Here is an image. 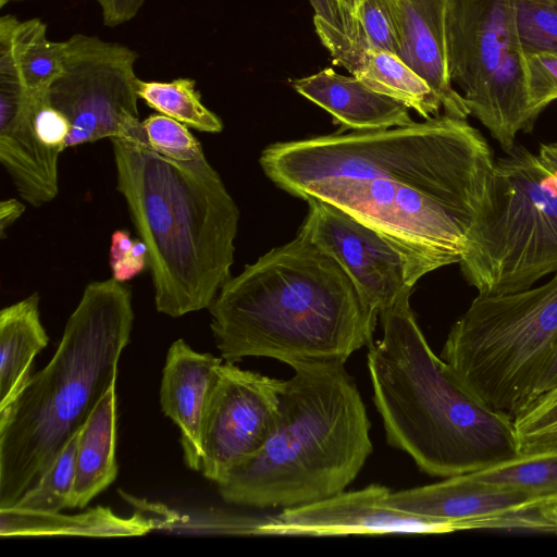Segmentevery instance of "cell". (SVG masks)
<instances>
[{
	"mask_svg": "<svg viewBox=\"0 0 557 557\" xmlns=\"http://www.w3.org/2000/svg\"><path fill=\"white\" fill-rule=\"evenodd\" d=\"M554 388H557V350L543 371L529 403Z\"/></svg>",
	"mask_w": 557,
	"mask_h": 557,
	"instance_id": "38",
	"label": "cell"
},
{
	"mask_svg": "<svg viewBox=\"0 0 557 557\" xmlns=\"http://www.w3.org/2000/svg\"><path fill=\"white\" fill-rule=\"evenodd\" d=\"M0 535H141L153 528L152 520L135 515L121 518L110 508L97 507L86 512L65 516L59 512H38L16 507L0 509Z\"/></svg>",
	"mask_w": 557,
	"mask_h": 557,
	"instance_id": "23",
	"label": "cell"
},
{
	"mask_svg": "<svg viewBox=\"0 0 557 557\" xmlns=\"http://www.w3.org/2000/svg\"><path fill=\"white\" fill-rule=\"evenodd\" d=\"M347 16L358 24L357 12L366 0H338Z\"/></svg>",
	"mask_w": 557,
	"mask_h": 557,
	"instance_id": "39",
	"label": "cell"
},
{
	"mask_svg": "<svg viewBox=\"0 0 557 557\" xmlns=\"http://www.w3.org/2000/svg\"><path fill=\"white\" fill-rule=\"evenodd\" d=\"M26 210L25 205L15 198L4 199L0 202V235L5 238L7 230L21 218Z\"/></svg>",
	"mask_w": 557,
	"mask_h": 557,
	"instance_id": "36",
	"label": "cell"
},
{
	"mask_svg": "<svg viewBox=\"0 0 557 557\" xmlns=\"http://www.w3.org/2000/svg\"><path fill=\"white\" fill-rule=\"evenodd\" d=\"M445 27L451 83L470 115L510 152L518 133L532 131L512 0H447Z\"/></svg>",
	"mask_w": 557,
	"mask_h": 557,
	"instance_id": "9",
	"label": "cell"
},
{
	"mask_svg": "<svg viewBox=\"0 0 557 557\" xmlns=\"http://www.w3.org/2000/svg\"><path fill=\"white\" fill-rule=\"evenodd\" d=\"M547 499L482 483L467 474L389 493L394 508L435 520L458 523L463 530L506 529L554 531L542 512Z\"/></svg>",
	"mask_w": 557,
	"mask_h": 557,
	"instance_id": "13",
	"label": "cell"
},
{
	"mask_svg": "<svg viewBox=\"0 0 557 557\" xmlns=\"http://www.w3.org/2000/svg\"><path fill=\"white\" fill-rule=\"evenodd\" d=\"M65 41L47 36L39 18L0 17V79L16 82L28 97H42L62 74Z\"/></svg>",
	"mask_w": 557,
	"mask_h": 557,
	"instance_id": "20",
	"label": "cell"
},
{
	"mask_svg": "<svg viewBox=\"0 0 557 557\" xmlns=\"http://www.w3.org/2000/svg\"><path fill=\"white\" fill-rule=\"evenodd\" d=\"M512 421L519 454L557 450V388L528 403Z\"/></svg>",
	"mask_w": 557,
	"mask_h": 557,
	"instance_id": "27",
	"label": "cell"
},
{
	"mask_svg": "<svg viewBox=\"0 0 557 557\" xmlns=\"http://www.w3.org/2000/svg\"><path fill=\"white\" fill-rule=\"evenodd\" d=\"M115 384L101 397L79 432L70 508H84L117 475Z\"/></svg>",
	"mask_w": 557,
	"mask_h": 557,
	"instance_id": "21",
	"label": "cell"
},
{
	"mask_svg": "<svg viewBox=\"0 0 557 557\" xmlns=\"http://www.w3.org/2000/svg\"><path fill=\"white\" fill-rule=\"evenodd\" d=\"M137 94L148 107L187 127L211 134L223 129L221 119L202 103L191 78L180 77L171 82L139 79Z\"/></svg>",
	"mask_w": 557,
	"mask_h": 557,
	"instance_id": "24",
	"label": "cell"
},
{
	"mask_svg": "<svg viewBox=\"0 0 557 557\" xmlns=\"http://www.w3.org/2000/svg\"><path fill=\"white\" fill-rule=\"evenodd\" d=\"M292 368L272 434L216 483L226 503L288 508L331 497L345 491L372 453L371 422L345 362Z\"/></svg>",
	"mask_w": 557,
	"mask_h": 557,
	"instance_id": "6",
	"label": "cell"
},
{
	"mask_svg": "<svg viewBox=\"0 0 557 557\" xmlns=\"http://www.w3.org/2000/svg\"><path fill=\"white\" fill-rule=\"evenodd\" d=\"M554 1H555V2H556V4H557V0H554Z\"/></svg>",
	"mask_w": 557,
	"mask_h": 557,
	"instance_id": "41",
	"label": "cell"
},
{
	"mask_svg": "<svg viewBox=\"0 0 557 557\" xmlns=\"http://www.w3.org/2000/svg\"><path fill=\"white\" fill-rule=\"evenodd\" d=\"M65 42L63 72L45 96L70 122L65 147L107 137L147 141L137 106L136 51L84 34Z\"/></svg>",
	"mask_w": 557,
	"mask_h": 557,
	"instance_id": "10",
	"label": "cell"
},
{
	"mask_svg": "<svg viewBox=\"0 0 557 557\" xmlns=\"http://www.w3.org/2000/svg\"><path fill=\"white\" fill-rule=\"evenodd\" d=\"M208 309L226 362L268 357L289 367L346 362L373 343L379 317L342 267L299 233L230 277Z\"/></svg>",
	"mask_w": 557,
	"mask_h": 557,
	"instance_id": "2",
	"label": "cell"
},
{
	"mask_svg": "<svg viewBox=\"0 0 557 557\" xmlns=\"http://www.w3.org/2000/svg\"><path fill=\"white\" fill-rule=\"evenodd\" d=\"M285 381L220 363L206 399L200 442V471L215 483L253 458L280 417Z\"/></svg>",
	"mask_w": 557,
	"mask_h": 557,
	"instance_id": "11",
	"label": "cell"
},
{
	"mask_svg": "<svg viewBox=\"0 0 557 557\" xmlns=\"http://www.w3.org/2000/svg\"><path fill=\"white\" fill-rule=\"evenodd\" d=\"M313 22L334 64L345 67L372 90L405 104L425 120L440 115L442 103L434 90L398 55L355 42L319 18Z\"/></svg>",
	"mask_w": 557,
	"mask_h": 557,
	"instance_id": "17",
	"label": "cell"
},
{
	"mask_svg": "<svg viewBox=\"0 0 557 557\" xmlns=\"http://www.w3.org/2000/svg\"><path fill=\"white\" fill-rule=\"evenodd\" d=\"M524 53H557V4L554 0H512Z\"/></svg>",
	"mask_w": 557,
	"mask_h": 557,
	"instance_id": "28",
	"label": "cell"
},
{
	"mask_svg": "<svg viewBox=\"0 0 557 557\" xmlns=\"http://www.w3.org/2000/svg\"><path fill=\"white\" fill-rule=\"evenodd\" d=\"M134 239L126 230H116L111 236L109 263L121 260L131 251Z\"/></svg>",
	"mask_w": 557,
	"mask_h": 557,
	"instance_id": "37",
	"label": "cell"
},
{
	"mask_svg": "<svg viewBox=\"0 0 557 557\" xmlns=\"http://www.w3.org/2000/svg\"><path fill=\"white\" fill-rule=\"evenodd\" d=\"M133 321L127 285L111 277L85 287L51 360L0 410V509L37 484L115 384Z\"/></svg>",
	"mask_w": 557,
	"mask_h": 557,
	"instance_id": "5",
	"label": "cell"
},
{
	"mask_svg": "<svg viewBox=\"0 0 557 557\" xmlns=\"http://www.w3.org/2000/svg\"><path fill=\"white\" fill-rule=\"evenodd\" d=\"M398 29V57L438 97L446 115L466 120L470 111L449 77L446 49L447 0H392Z\"/></svg>",
	"mask_w": 557,
	"mask_h": 557,
	"instance_id": "16",
	"label": "cell"
},
{
	"mask_svg": "<svg viewBox=\"0 0 557 557\" xmlns=\"http://www.w3.org/2000/svg\"><path fill=\"white\" fill-rule=\"evenodd\" d=\"M290 86L301 96L327 111L341 132L376 131L413 123L409 108L372 90L355 76L331 67L297 78Z\"/></svg>",
	"mask_w": 557,
	"mask_h": 557,
	"instance_id": "19",
	"label": "cell"
},
{
	"mask_svg": "<svg viewBox=\"0 0 557 557\" xmlns=\"http://www.w3.org/2000/svg\"><path fill=\"white\" fill-rule=\"evenodd\" d=\"M409 298L379 314L383 336L368 347L373 403L387 443L422 472L444 479L517 457L512 419L457 381L429 346Z\"/></svg>",
	"mask_w": 557,
	"mask_h": 557,
	"instance_id": "4",
	"label": "cell"
},
{
	"mask_svg": "<svg viewBox=\"0 0 557 557\" xmlns=\"http://www.w3.org/2000/svg\"><path fill=\"white\" fill-rule=\"evenodd\" d=\"M61 153L37 139L29 98L22 87L0 79V163L21 198L30 206L41 207L58 195Z\"/></svg>",
	"mask_w": 557,
	"mask_h": 557,
	"instance_id": "15",
	"label": "cell"
},
{
	"mask_svg": "<svg viewBox=\"0 0 557 557\" xmlns=\"http://www.w3.org/2000/svg\"><path fill=\"white\" fill-rule=\"evenodd\" d=\"M12 1H22V0H0V8H3L5 4Z\"/></svg>",
	"mask_w": 557,
	"mask_h": 557,
	"instance_id": "40",
	"label": "cell"
},
{
	"mask_svg": "<svg viewBox=\"0 0 557 557\" xmlns=\"http://www.w3.org/2000/svg\"><path fill=\"white\" fill-rule=\"evenodd\" d=\"M480 295L532 287L557 272V143L495 159L484 211L459 263Z\"/></svg>",
	"mask_w": 557,
	"mask_h": 557,
	"instance_id": "7",
	"label": "cell"
},
{
	"mask_svg": "<svg viewBox=\"0 0 557 557\" xmlns=\"http://www.w3.org/2000/svg\"><path fill=\"white\" fill-rule=\"evenodd\" d=\"M309 1L314 10V17L344 33L349 39L358 40L359 26L347 16L338 0Z\"/></svg>",
	"mask_w": 557,
	"mask_h": 557,
	"instance_id": "33",
	"label": "cell"
},
{
	"mask_svg": "<svg viewBox=\"0 0 557 557\" xmlns=\"http://www.w3.org/2000/svg\"><path fill=\"white\" fill-rule=\"evenodd\" d=\"M147 265V246L140 239H134L128 255L119 261L110 263L112 277L119 282H127L141 273Z\"/></svg>",
	"mask_w": 557,
	"mask_h": 557,
	"instance_id": "34",
	"label": "cell"
},
{
	"mask_svg": "<svg viewBox=\"0 0 557 557\" xmlns=\"http://www.w3.org/2000/svg\"><path fill=\"white\" fill-rule=\"evenodd\" d=\"M79 432L69 441L37 484L14 507L38 512H59L70 508Z\"/></svg>",
	"mask_w": 557,
	"mask_h": 557,
	"instance_id": "26",
	"label": "cell"
},
{
	"mask_svg": "<svg viewBox=\"0 0 557 557\" xmlns=\"http://www.w3.org/2000/svg\"><path fill=\"white\" fill-rule=\"evenodd\" d=\"M222 358L195 351L184 339L172 343L168 350L160 386L163 413L180 429L184 461L200 471L202 412L215 368Z\"/></svg>",
	"mask_w": 557,
	"mask_h": 557,
	"instance_id": "18",
	"label": "cell"
},
{
	"mask_svg": "<svg viewBox=\"0 0 557 557\" xmlns=\"http://www.w3.org/2000/svg\"><path fill=\"white\" fill-rule=\"evenodd\" d=\"M148 146L157 153L178 162L205 157L202 146L183 123L153 113L141 121Z\"/></svg>",
	"mask_w": 557,
	"mask_h": 557,
	"instance_id": "29",
	"label": "cell"
},
{
	"mask_svg": "<svg viewBox=\"0 0 557 557\" xmlns=\"http://www.w3.org/2000/svg\"><path fill=\"white\" fill-rule=\"evenodd\" d=\"M467 475L482 483L520 491L536 498H555L557 450L519 454L512 459Z\"/></svg>",
	"mask_w": 557,
	"mask_h": 557,
	"instance_id": "25",
	"label": "cell"
},
{
	"mask_svg": "<svg viewBox=\"0 0 557 557\" xmlns=\"http://www.w3.org/2000/svg\"><path fill=\"white\" fill-rule=\"evenodd\" d=\"M524 54L529 121L533 128L544 109L557 100V53Z\"/></svg>",
	"mask_w": 557,
	"mask_h": 557,
	"instance_id": "31",
	"label": "cell"
},
{
	"mask_svg": "<svg viewBox=\"0 0 557 557\" xmlns=\"http://www.w3.org/2000/svg\"><path fill=\"white\" fill-rule=\"evenodd\" d=\"M259 162L278 188L344 210L431 271L466 257L495 166L482 133L446 114L271 144Z\"/></svg>",
	"mask_w": 557,
	"mask_h": 557,
	"instance_id": "1",
	"label": "cell"
},
{
	"mask_svg": "<svg viewBox=\"0 0 557 557\" xmlns=\"http://www.w3.org/2000/svg\"><path fill=\"white\" fill-rule=\"evenodd\" d=\"M102 13L103 24L115 27L131 21L141 9L145 0H95Z\"/></svg>",
	"mask_w": 557,
	"mask_h": 557,
	"instance_id": "35",
	"label": "cell"
},
{
	"mask_svg": "<svg viewBox=\"0 0 557 557\" xmlns=\"http://www.w3.org/2000/svg\"><path fill=\"white\" fill-rule=\"evenodd\" d=\"M48 342L40 321L38 293L0 311V410L16 398L30 379L34 358Z\"/></svg>",
	"mask_w": 557,
	"mask_h": 557,
	"instance_id": "22",
	"label": "cell"
},
{
	"mask_svg": "<svg viewBox=\"0 0 557 557\" xmlns=\"http://www.w3.org/2000/svg\"><path fill=\"white\" fill-rule=\"evenodd\" d=\"M298 233L331 256L352 281L363 302L380 314L432 272L417 256L344 210L308 198Z\"/></svg>",
	"mask_w": 557,
	"mask_h": 557,
	"instance_id": "12",
	"label": "cell"
},
{
	"mask_svg": "<svg viewBox=\"0 0 557 557\" xmlns=\"http://www.w3.org/2000/svg\"><path fill=\"white\" fill-rule=\"evenodd\" d=\"M45 96L28 97L33 128L42 145L63 152L71 125L65 115L52 107Z\"/></svg>",
	"mask_w": 557,
	"mask_h": 557,
	"instance_id": "32",
	"label": "cell"
},
{
	"mask_svg": "<svg viewBox=\"0 0 557 557\" xmlns=\"http://www.w3.org/2000/svg\"><path fill=\"white\" fill-rule=\"evenodd\" d=\"M557 350V272L528 289L478 295L442 350L457 381L511 419L531 399Z\"/></svg>",
	"mask_w": 557,
	"mask_h": 557,
	"instance_id": "8",
	"label": "cell"
},
{
	"mask_svg": "<svg viewBox=\"0 0 557 557\" xmlns=\"http://www.w3.org/2000/svg\"><path fill=\"white\" fill-rule=\"evenodd\" d=\"M117 190L147 246L158 312L209 308L231 277L239 210L206 157L178 162L146 141L112 138Z\"/></svg>",
	"mask_w": 557,
	"mask_h": 557,
	"instance_id": "3",
	"label": "cell"
},
{
	"mask_svg": "<svg viewBox=\"0 0 557 557\" xmlns=\"http://www.w3.org/2000/svg\"><path fill=\"white\" fill-rule=\"evenodd\" d=\"M359 41L398 54L399 41L392 0H366L357 12Z\"/></svg>",
	"mask_w": 557,
	"mask_h": 557,
	"instance_id": "30",
	"label": "cell"
},
{
	"mask_svg": "<svg viewBox=\"0 0 557 557\" xmlns=\"http://www.w3.org/2000/svg\"><path fill=\"white\" fill-rule=\"evenodd\" d=\"M389 488L371 484L362 490L339 492L313 503L284 508L261 520L258 535H349L383 533H449L463 531L458 523L435 520L392 507Z\"/></svg>",
	"mask_w": 557,
	"mask_h": 557,
	"instance_id": "14",
	"label": "cell"
}]
</instances>
